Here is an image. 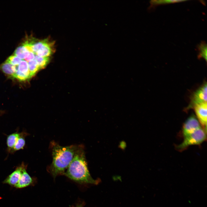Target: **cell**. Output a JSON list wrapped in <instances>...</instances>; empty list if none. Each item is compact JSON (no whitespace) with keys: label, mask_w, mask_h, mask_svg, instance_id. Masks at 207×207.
Wrapping results in <instances>:
<instances>
[{"label":"cell","mask_w":207,"mask_h":207,"mask_svg":"<svg viewBox=\"0 0 207 207\" xmlns=\"http://www.w3.org/2000/svg\"><path fill=\"white\" fill-rule=\"evenodd\" d=\"M33 182V179L27 172L25 166L22 170L20 180L14 187L16 188L22 189L31 185Z\"/></svg>","instance_id":"cell-8"},{"label":"cell","mask_w":207,"mask_h":207,"mask_svg":"<svg viewBox=\"0 0 207 207\" xmlns=\"http://www.w3.org/2000/svg\"><path fill=\"white\" fill-rule=\"evenodd\" d=\"M25 166L22 164L21 166L17 168L16 170L9 175L3 181V183L14 186L20 178L22 170Z\"/></svg>","instance_id":"cell-7"},{"label":"cell","mask_w":207,"mask_h":207,"mask_svg":"<svg viewBox=\"0 0 207 207\" xmlns=\"http://www.w3.org/2000/svg\"><path fill=\"white\" fill-rule=\"evenodd\" d=\"M64 175L80 183L96 184L91 176L87 167L83 146L78 145L74 157Z\"/></svg>","instance_id":"cell-2"},{"label":"cell","mask_w":207,"mask_h":207,"mask_svg":"<svg viewBox=\"0 0 207 207\" xmlns=\"http://www.w3.org/2000/svg\"><path fill=\"white\" fill-rule=\"evenodd\" d=\"M34 54L32 51H30L28 56L24 60L28 62L33 60L34 59Z\"/></svg>","instance_id":"cell-21"},{"label":"cell","mask_w":207,"mask_h":207,"mask_svg":"<svg viewBox=\"0 0 207 207\" xmlns=\"http://www.w3.org/2000/svg\"><path fill=\"white\" fill-rule=\"evenodd\" d=\"M25 144V140L24 138L21 136L20 135L14 146L13 150L14 151H17L22 149Z\"/></svg>","instance_id":"cell-17"},{"label":"cell","mask_w":207,"mask_h":207,"mask_svg":"<svg viewBox=\"0 0 207 207\" xmlns=\"http://www.w3.org/2000/svg\"><path fill=\"white\" fill-rule=\"evenodd\" d=\"M18 70L30 78V73L28 62L24 60H22L20 64L16 66Z\"/></svg>","instance_id":"cell-14"},{"label":"cell","mask_w":207,"mask_h":207,"mask_svg":"<svg viewBox=\"0 0 207 207\" xmlns=\"http://www.w3.org/2000/svg\"><path fill=\"white\" fill-rule=\"evenodd\" d=\"M207 45L205 42H202L198 46V49L199 51L198 57L202 58L206 61L207 60Z\"/></svg>","instance_id":"cell-16"},{"label":"cell","mask_w":207,"mask_h":207,"mask_svg":"<svg viewBox=\"0 0 207 207\" xmlns=\"http://www.w3.org/2000/svg\"><path fill=\"white\" fill-rule=\"evenodd\" d=\"M52 162L49 170L54 177L59 175H64L73 158L78 145L62 146L52 141L50 144Z\"/></svg>","instance_id":"cell-1"},{"label":"cell","mask_w":207,"mask_h":207,"mask_svg":"<svg viewBox=\"0 0 207 207\" xmlns=\"http://www.w3.org/2000/svg\"><path fill=\"white\" fill-rule=\"evenodd\" d=\"M13 78H16L20 81L25 80L28 79H29V77L27 75L19 71L17 68L16 66V71Z\"/></svg>","instance_id":"cell-20"},{"label":"cell","mask_w":207,"mask_h":207,"mask_svg":"<svg viewBox=\"0 0 207 207\" xmlns=\"http://www.w3.org/2000/svg\"><path fill=\"white\" fill-rule=\"evenodd\" d=\"M53 44L48 41L35 55L40 57H49L53 52Z\"/></svg>","instance_id":"cell-9"},{"label":"cell","mask_w":207,"mask_h":207,"mask_svg":"<svg viewBox=\"0 0 207 207\" xmlns=\"http://www.w3.org/2000/svg\"><path fill=\"white\" fill-rule=\"evenodd\" d=\"M184 1L179 0H153L150 2V3L152 6H156L160 4L171 3Z\"/></svg>","instance_id":"cell-18"},{"label":"cell","mask_w":207,"mask_h":207,"mask_svg":"<svg viewBox=\"0 0 207 207\" xmlns=\"http://www.w3.org/2000/svg\"><path fill=\"white\" fill-rule=\"evenodd\" d=\"M0 69L4 73L13 77L16 71V66L12 65L5 61L0 65Z\"/></svg>","instance_id":"cell-10"},{"label":"cell","mask_w":207,"mask_h":207,"mask_svg":"<svg viewBox=\"0 0 207 207\" xmlns=\"http://www.w3.org/2000/svg\"><path fill=\"white\" fill-rule=\"evenodd\" d=\"M207 83H204L195 92L192 99L190 106L207 102Z\"/></svg>","instance_id":"cell-5"},{"label":"cell","mask_w":207,"mask_h":207,"mask_svg":"<svg viewBox=\"0 0 207 207\" xmlns=\"http://www.w3.org/2000/svg\"><path fill=\"white\" fill-rule=\"evenodd\" d=\"M206 130L201 127L193 133L184 137L183 142L177 146V149L182 150L189 146L200 144L206 138Z\"/></svg>","instance_id":"cell-3"},{"label":"cell","mask_w":207,"mask_h":207,"mask_svg":"<svg viewBox=\"0 0 207 207\" xmlns=\"http://www.w3.org/2000/svg\"><path fill=\"white\" fill-rule=\"evenodd\" d=\"M200 123L193 115L189 117L185 122L182 128V134L184 137L201 128Z\"/></svg>","instance_id":"cell-4"},{"label":"cell","mask_w":207,"mask_h":207,"mask_svg":"<svg viewBox=\"0 0 207 207\" xmlns=\"http://www.w3.org/2000/svg\"><path fill=\"white\" fill-rule=\"evenodd\" d=\"M207 102L197 104L194 106L195 111L199 121L206 130Z\"/></svg>","instance_id":"cell-6"},{"label":"cell","mask_w":207,"mask_h":207,"mask_svg":"<svg viewBox=\"0 0 207 207\" xmlns=\"http://www.w3.org/2000/svg\"><path fill=\"white\" fill-rule=\"evenodd\" d=\"M20 134L15 133L9 135L7 137V143L8 147L9 149H13L17 141Z\"/></svg>","instance_id":"cell-12"},{"label":"cell","mask_w":207,"mask_h":207,"mask_svg":"<svg viewBox=\"0 0 207 207\" xmlns=\"http://www.w3.org/2000/svg\"><path fill=\"white\" fill-rule=\"evenodd\" d=\"M21 61V59L18 57L13 55L10 56L6 61L12 65L17 66L20 64Z\"/></svg>","instance_id":"cell-19"},{"label":"cell","mask_w":207,"mask_h":207,"mask_svg":"<svg viewBox=\"0 0 207 207\" xmlns=\"http://www.w3.org/2000/svg\"><path fill=\"white\" fill-rule=\"evenodd\" d=\"M76 207H83L80 205H78Z\"/></svg>","instance_id":"cell-22"},{"label":"cell","mask_w":207,"mask_h":207,"mask_svg":"<svg viewBox=\"0 0 207 207\" xmlns=\"http://www.w3.org/2000/svg\"><path fill=\"white\" fill-rule=\"evenodd\" d=\"M30 51L27 47L22 45L16 49L14 54L21 59H24L28 56Z\"/></svg>","instance_id":"cell-11"},{"label":"cell","mask_w":207,"mask_h":207,"mask_svg":"<svg viewBox=\"0 0 207 207\" xmlns=\"http://www.w3.org/2000/svg\"><path fill=\"white\" fill-rule=\"evenodd\" d=\"M28 69L30 73V78L37 73L39 70V66L36 61L34 60L28 62Z\"/></svg>","instance_id":"cell-13"},{"label":"cell","mask_w":207,"mask_h":207,"mask_svg":"<svg viewBox=\"0 0 207 207\" xmlns=\"http://www.w3.org/2000/svg\"><path fill=\"white\" fill-rule=\"evenodd\" d=\"M34 59L36 61L39 69L45 67L50 60L49 57H40L35 55Z\"/></svg>","instance_id":"cell-15"}]
</instances>
